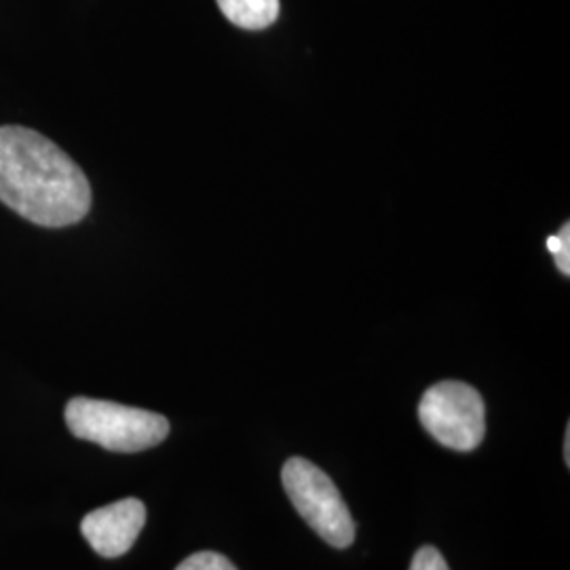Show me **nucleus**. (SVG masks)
<instances>
[{"instance_id": "obj_6", "label": "nucleus", "mask_w": 570, "mask_h": 570, "mask_svg": "<svg viewBox=\"0 0 570 570\" xmlns=\"http://www.w3.org/2000/svg\"><path fill=\"white\" fill-rule=\"evenodd\" d=\"M223 16L245 30H265L279 18V0H216Z\"/></svg>"}, {"instance_id": "obj_5", "label": "nucleus", "mask_w": 570, "mask_h": 570, "mask_svg": "<svg viewBox=\"0 0 570 570\" xmlns=\"http://www.w3.org/2000/svg\"><path fill=\"white\" fill-rule=\"evenodd\" d=\"M146 522L140 499H121L82 518L81 532L87 543L104 558H119L134 548Z\"/></svg>"}, {"instance_id": "obj_2", "label": "nucleus", "mask_w": 570, "mask_h": 570, "mask_svg": "<svg viewBox=\"0 0 570 570\" xmlns=\"http://www.w3.org/2000/svg\"><path fill=\"white\" fill-rule=\"evenodd\" d=\"M66 425L75 438L112 452H142L159 446L169 435L164 414L91 397L68 402Z\"/></svg>"}, {"instance_id": "obj_7", "label": "nucleus", "mask_w": 570, "mask_h": 570, "mask_svg": "<svg viewBox=\"0 0 570 570\" xmlns=\"http://www.w3.org/2000/svg\"><path fill=\"white\" fill-rule=\"evenodd\" d=\"M176 570H237V567L216 551H197L188 556Z\"/></svg>"}, {"instance_id": "obj_9", "label": "nucleus", "mask_w": 570, "mask_h": 570, "mask_svg": "<svg viewBox=\"0 0 570 570\" xmlns=\"http://www.w3.org/2000/svg\"><path fill=\"white\" fill-rule=\"evenodd\" d=\"M410 570H450L446 558L440 553V550L425 546L414 553V560L410 564Z\"/></svg>"}, {"instance_id": "obj_3", "label": "nucleus", "mask_w": 570, "mask_h": 570, "mask_svg": "<svg viewBox=\"0 0 570 570\" xmlns=\"http://www.w3.org/2000/svg\"><path fill=\"white\" fill-rule=\"evenodd\" d=\"M282 484L306 524L332 548L345 550L355 541L353 515L324 469L294 456L284 465Z\"/></svg>"}, {"instance_id": "obj_4", "label": "nucleus", "mask_w": 570, "mask_h": 570, "mask_svg": "<svg viewBox=\"0 0 570 570\" xmlns=\"http://www.w3.org/2000/svg\"><path fill=\"white\" fill-rule=\"evenodd\" d=\"M419 419L433 440L456 452L478 449L487 435V406L468 383L442 381L428 389Z\"/></svg>"}, {"instance_id": "obj_1", "label": "nucleus", "mask_w": 570, "mask_h": 570, "mask_svg": "<svg viewBox=\"0 0 570 570\" xmlns=\"http://www.w3.org/2000/svg\"><path fill=\"white\" fill-rule=\"evenodd\" d=\"M0 202L21 218L47 226L77 225L91 207L81 167L39 131L0 127Z\"/></svg>"}, {"instance_id": "obj_10", "label": "nucleus", "mask_w": 570, "mask_h": 570, "mask_svg": "<svg viewBox=\"0 0 570 570\" xmlns=\"http://www.w3.org/2000/svg\"><path fill=\"white\" fill-rule=\"evenodd\" d=\"M564 461L570 463V429H567V438H564Z\"/></svg>"}, {"instance_id": "obj_8", "label": "nucleus", "mask_w": 570, "mask_h": 570, "mask_svg": "<svg viewBox=\"0 0 570 570\" xmlns=\"http://www.w3.org/2000/svg\"><path fill=\"white\" fill-rule=\"evenodd\" d=\"M548 249L553 254L558 268L570 275V225L562 226L558 235L548 239Z\"/></svg>"}]
</instances>
